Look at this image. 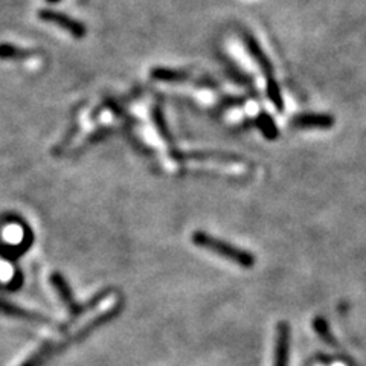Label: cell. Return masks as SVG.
Listing matches in <instances>:
<instances>
[{
	"label": "cell",
	"mask_w": 366,
	"mask_h": 366,
	"mask_svg": "<svg viewBox=\"0 0 366 366\" xmlns=\"http://www.w3.org/2000/svg\"><path fill=\"white\" fill-rule=\"evenodd\" d=\"M0 311H3L6 314H19L20 318L23 319H31V321H40V322H46V319H43L41 316H36V314L28 313L27 310H20V309H15L10 304H5L0 301Z\"/></svg>",
	"instance_id": "10"
},
{
	"label": "cell",
	"mask_w": 366,
	"mask_h": 366,
	"mask_svg": "<svg viewBox=\"0 0 366 366\" xmlns=\"http://www.w3.org/2000/svg\"><path fill=\"white\" fill-rule=\"evenodd\" d=\"M292 124L297 129H330L333 127L335 119L328 115L304 113L293 118Z\"/></svg>",
	"instance_id": "5"
},
{
	"label": "cell",
	"mask_w": 366,
	"mask_h": 366,
	"mask_svg": "<svg viewBox=\"0 0 366 366\" xmlns=\"http://www.w3.org/2000/svg\"><path fill=\"white\" fill-rule=\"evenodd\" d=\"M153 78L160 80V81H186L188 75L185 72H176L169 69H155L151 73Z\"/></svg>",
	"instance_id": "8"
},
{
	"label": "cell",
	"mask_w": 366,
	"mask_h": 366,
	"mask_svg": "<svg viewBox=\"0 0 366 366\" xmlns=\"http://www.w3.org/2000/svg\"><path fill=\"white\" fill-rule=\"evenodd\" d=\"M313 328H314V333L319 336V339L322 340L323 344H327L331 348H339V344H337L336 337L330 331L328 322L323 319L322 316H316V318L313 319Z\"/></svg>",
	"instance_id": "6"
},
{
	"label": "cell",
	"mask_w": 366,
	"mask_h": 366,
	"mask_svg": "<svg viewBox=\"0 0 366 366\" xmlns=\"http://www.w3.org/2000/svg\"><path fill=\"white\" fill-rule=\"evenodd\" d=\"M258 125H260L261 132L264 133V136H266L267 139H270V141L276 139L278 130H276V127H275L274 121H272V118H270V116L261 113V115L258 116Z\"/></svg>",
	"instance_id": "9"
},
{
	"label": "cell",
	"mask_w": 366,
	"mask_h": 366,
	"mask_svg": "<svg viewBox=\"0 0 366 366\" xmlns=\"http://www.w3.org/2000/svg\"><path fill=\"white\" fill-rule=\"evenodd\" d=\"M191 240L195 246H197V248L206 249L212 253L218 255V257H221V258L238 264L240 267L252 269L255 264H257V258H255L253 253L237 248V246L227 243L225 240H218V238L212 237L203 231H195L191 237Z\"/></svg>",
	"instance_id": "1"
},
{
	"label": "cell",
	"mask_w": 366,
	"mask_h": 366,
	"mask_svg": "<svg viewBox=\"0 0 366 366\" xmlns=\"http://www.w3.org/2000/svg\"><path fill=\"white\" fill-rule=\"evenodd\" d=\"M46 2H50V3H57V2H59V0H46Z\"/></svg>",
	"instance_id": "11"
},
{
	"label": "cell",
	"mask_w": 366,
	"mask_h": 366,
	"mask_svg": "<svg viewBox=\"0 0 366 366\" xmlns=\"http://www.w3.org/2000/svg\"><path fill=\"white\" fill-rule=\"evenodd\" d=\"M288 353H290V325L286 321H281L276 325L274 366H288Z\"/></svg>",
	"instance_id": "4"
},
{
	"label": "cell",
	"mask_w": 366,
	"mask_h": 366,
	"mask_svg": "<svg viewBox=\"0 0 366 366\" xmlns=\"http://www.w3.org/2000/svg\"><path fill=\"white\" fill-rule=\"evenodd\" d=\"M246 43H248L249 52L252 54V57L255 59H257V63H258V66L261 67V71L264 73V78H266L267 93H269L270 101L274 103V106L279 110V112H283L284 103H283V98H281V92H279L278 84L274 78V67H272L270 62L267 59L266 54L262 52V49L260 48V45L251 36H246Z\"/></svg>",
	"instance_id": "2"
},
{
	"label": "cell",
	"mask_w": 366,
	"mask_h": 366,
	"mask_svg": "<svg viewBox=\"0 0 366 366\" xmlns=\"http://www.w3.org/2000/svg\"><path fill=\"white\" fill-rule=\"evenodd\" d=\"M38 15H40L41 20H45V22H48V23L57 24V27L63 28L64 31L72 34V36H73L75 38H83L84 36H86V32H87V29L84 28L80 22H76V20L71 19L69 15H64V14H62V13L41 10Z\"/></svg>",
	"instance_id": "3"
},
{
	"label": "cell",
	"mask_w": 366,
	"mask_h": 366,
	"mask_svg": "<svg viewBox=\"0 0 366 366\" xmlns=\"http://www.w3.org/2000/svg\"><path fill=\"white\" fill-rule=\"evenodd\" d=\"M32 55L31 50H24L13 45H0V58L2 59H23Z\"/></svg>",
	"instance_id": "7"
}]
</instances>
